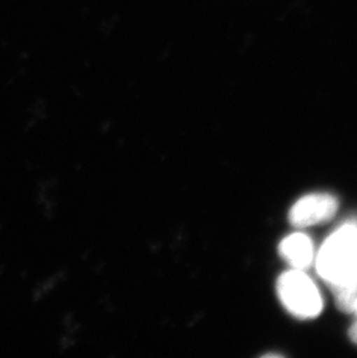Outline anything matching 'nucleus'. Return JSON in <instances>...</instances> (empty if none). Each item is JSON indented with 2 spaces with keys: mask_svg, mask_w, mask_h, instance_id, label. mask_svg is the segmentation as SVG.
<instances>
[{
  "mask_svg": "<svg viewBox=\"0 0 357 358\" xmlns=\"http://www.w3.org/2000/svg\"><path fill=\"white\" fill-rule=\"evenodd\" d=\"M277 294L286 310L300 319L316 318L323 299L314 280L300 269L286 271L277 280Z\"/></svg>",
  "mask_w": 357,
  "mask_h": 358,
  "instance_id": "obj_2",
  "label": "nucleus"
},
{
  "mask_svg": "<svg viewBox=\"0 0 357 358\" xmlns=\"http://www.w3.org/2000/svg\"><path fill=\"white\" fill-rule=\"evenodd\" d=\"M353 312H356V313H357V297H356V299H355L354 310H353Z\"/></svg>",
  "mask_w": 357,
  "mask_h": 358,
  "instance_id": "obj_6",
  "label": "nucleus"
},
{
  "mask_svg": "<svg viewBox=\"0 0 357 358\" xmlns=\"http://www.w3.org/2000/svg\"><path fill=\"white\" fill-rule=\"evenodd\" d=\"M317 269L330 287L357 282V227H341L325 241Z\"/></svg>",
  "mask_w": 357,
  "mask_h": 358,
  "instance_id": "obj_1",
  "label": "nucleus"
},
{
  "mask_svg": "<svg viewBox=\"0 0 357 358\" xmlns=\"http://www.w3.org/2000/svg\"><path fill=\"white\" fill-rule=\"evenodd\" d=\"M337 199L328 194H311L300 199L290 210V223L307 227L330 220L337 210Z\"/></svg>",
  "mask_w": 357,
  "mask_h": 358,
  "instance_id": "obj_3",
  "label": "nucleus"
},
{
  "mask_svg": "<svg viewBox=\"0 0 357 358\" xmlns=\"http://www.w3.org/2000/svg\"><path fill=\"white\" fill-rule=\"evenodd\" d=\"M280 253L295 269L303 271L314 259V245L310 238L303 234H293L280 243Z\"/></svg>",
  "mask_w": 357,
  "mask_h": 358,
  "instance_id": "obj_4",
  "label": "nucleus"
},
{
  "mask_svg": "<svg viewBox=\"0 0 357 358\" xmlns=\"http://www.w3.org/2000/svg\"><path fill=\"white\" fill-rule=\"evenodd\" d=\"M349 336H351V341L357 345V322L353 324L351 329H349Z\"/></svg>",
  "mask_w": 357,
  "mask_h": 358,
  "instance_id": "obj_5",
  "label": "nucleus"
}]
</instances>
